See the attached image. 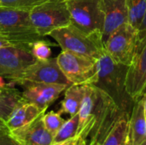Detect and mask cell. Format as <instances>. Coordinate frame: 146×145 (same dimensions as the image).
Returning <instances> with one entry per match:
<instances>
[{"instance_id": "277c9868", "label": "cell", "mask_w": 146, "mask_h": 145, "mask_svg": "<svg viewBox=\"0 0 146 145\" xmlns=\"http://www.w3.org/2000/svg\"><path fill=\"white\" fill-rule=\"evenodd\" d=\"M0 34L14 45H30L42 39L32 24L29 11L0 6Z\"/></svg>"}, {"instance_id": "52a82bcc", "label": "cell", "mask_w": 146, "mask_h": 145, "mask_svg": "<svg viewBox=\"0 0 146 145\" xmlns=\"http://www.w3.org/2000/svg\"><path fill=\"white\" fill-rule=\"evenodd\" d=\"M137 44L138 29L127 22L109 36L104 43V49L115 62L129 66L135 55Z\"/></svg>"}, {"instance_id": "d4e9b609", "label": "cell", "mask_w": 146, "mask_h": 145, "mask_svg": "<svg viewBox=\"0 0 146 145\" xmlns=\"http://www.w3.org/2000/svg\"><path fill=\"white\" fill-rule=\"evenodd\" d=\"M0 145H19V144L12 137L9 131H6L0 133Z\"/></svg>"}, {"instance_id": "2e32d148", "label": "cell", "mask_w": 146, "mask_h": 145, "mask_svg": "<svg viewBox=\"0 0 146 145\" xmlns=\"http://www.w3.org/2000/svg\"><path fill=\"white\" fill-rule=\"evenodd\" d=\"M129 121L133 144L140 145L146 140V118L142 98L134 103Z\"/></svg>"}, {"instance_id": "30bf717a", "label": "cell", "mask_w": 146, "mask_h": 145, "mask_svg": "<svg viewBox=\"0 0 146 145\" xmlns=\"http://www.w3.org/2000/svg\"><path fill=\"white\" fill-rule=\"evenodd\" d=\"M126 88L135 102L145 94L146 91V33L138 38L135 55L128 67L126 77Z\"/></svg>"}, {"instance_id": "9c48e42d", "label": "cell", "mask_w": 146, "mask_h": 145, "mask_svg": "<svg viewBox=\"0 0 146 145\" xmlns=\"http://www.w3.org/2000/svg\"><path fill=\"white\" fill-rule=\"evenodd\" d=\"M36 61L31 52V44L0 48V77L15 82L24 70Z\"/></svg>"}, {"instance_id": "ffe728a7", "label": "cell", "mask_w": 146, "mask_h": 145, "mask_svg": "<svg viewBox=\"0 0 146 145\" xmlns=\"http://www.w3.org/2000/svg\"><path fill=\"white\" fill-rule=\"evenodd\" d=\"M128 9V22L139 29L146 12V0H126Z\"/></svg>"}, {"instance_id": "f546056e", "label": "cell", "mask_w": 146, "mask_h": 145, "mask_svg": "<svg viewBox=\"0 0 146 145\" xmlns=\"http://www.w3.org/2000/svg\"><path fill=\"white\" fill-rule=\"evenodd\" d=\"M142 100H143V103H144V109H145V115L146 118V93L143 96Z\"/></svg>"}, {"instance_id": "ac0fdd59", "label": "cell", "mask_w": 146, "mask_h": 145, "mask_svg": "<svg viewBox=\"0 0 146 145\" xmlns=\"http://www.w3.org/2000/svg\"><path fill=\"white\" fill-rule=\"evenodd\" d=\"M129 119L130 116H126L120 120L102 145H133Z\"/></svg>"}, {"instance_id": "9a60e30c", "label": "cell", "mask_w": 146, "mask_h": 145, "mask_svg": "<svg viewBox=\"0 0 146 145\" xmlns=\"http://www.w3.org/2000/svg\"><path fill=\"white\" fill-rule=\"evenodd\" d=\"M44 112L35 104L22 99L13 109L5 123L9 131L11 132L28 125Z\"/></svg>"}, {"instance_id": "ba28073f", "label": "cell", "mask_w": 146, "mask_h": 145, "mask_svg": "<svg viewBox=\"0 0 146 145\" xmlns=\"http://www.w3.org/2000/svg\"><path fill=\"white\" fill-rule=\"evenodd\" d=\"M71 24L86 33L102 35L103 15L101 0H66Z\"/></svg>"}, {"instance_id": "3957f363", "label": "cell", "mask_w": 146, "mask_h": 145, "mask_svg": "<svg viewBox=\"0 0 146 145\" xmlns=\"http://www.w3.org/2000/svg\"><path fill=\"white\" fill-rule=\"evenodd\" d=\"M62 50H69L93 59H99L106 51L102 35L86 33L73 24L53 30L49 33Z\"/></svg>"}, {"instance_id": "4fadbf2b", "label": "cell", "mask_w": 146, "mask_h": 145, "mask_svg": "<svg viewBox=\"0 0 146 145\" xmlns=\"http://www.w3.org/2000/svg\"><path fill=\"white\" fill-rule=\"evenodd\" d=\"M101 10L103 15L102 38L104 44L115 30L128 22V9L126 0H101Z\"/></svg>"}, {"instance_id": "e0dca14e", "label": "cell", "mask_w": 146, "mask_h": 145, "mask_svg": "<svg viewBox=\"0 0 146 145\" xmlns=\"http://www.w3.org/2000/svg\"><path fill=\"white\" fill-rule=\"evenodd\" d=\"M86 91V85H70L66 90L58 113L73 116L79 113Z\"/></svg>"}, {"instance_id": "1f68e13d", "label": "cell", "mask_w": 146, "mask_h": 145, "mask_svg": "<svg viewBox=\"0 0 146 145\" xmlns=\"http://www.w3.org/2000/svg\"><path fill=\"white\" fill-rule=\"evenodd\" d=\"M0 6H1V3H0Z\"/></svg>"}, {"instance_id": "83f0119b", "label": "cell", "mask_w": 146, "mask_h": 145, "mask_svg": "<svg viewBox=\"0 0 146 145\" xmlns=\"http://www.w3.org/2000/svg\"><path fill=\"white\" fill-rule=\"evenodd\" d=\"M9 45H14V44H12L6 38H4L3 36H2L0 34V48L5 47V46H9Z\"/></svg>"}, {"instance_id": "5bb4252c", "label": "cell", "mask_w": 146, "mask_h": 145, "mask_svg": "<svg viewBox=\"0 0 146 145\" xmlns=\"http://www.w3.org/2000/svg\"><path fill=\"white\" fill-rule=\"evenodd\" d=\"M43 114L28 125L9 132L19 145H51L54 143V136L44 126Z\"/></svg>"}, {"instance_id": "f1b7e54d", "label": "cell", "mask_w": 146, "mask_h": 145, "mask_svg": "<svg viewBox=\"0 0 146 145\" xmlns=\"http://www.w3.org/2000/svg\"><path fill=\"white\" fill-rule=\"evenodd\" d=\"M6 131H9L7 126H6V123L3 120H2L0 118V133L1 132H6Z\"/></svg>"}, {"instance_id": "d6986e66", "label": "cell", "mask_w": 146, "mask_h": 145, "mask_svg": "<svg viewBox=\"0 0 146 145\" xmlns=\"http://www.w3.org/2000/svg\"><path fill=\"white\" fill-rule=\"evenodd\" d=\"M21 100V92L17 89L10 85L0 88V118L6 121L13 109Z\"/></svg>"}, {"instance_id": "cb8c5ba5", "label": "cell", "mask_w": 146, "mask_h": 145, "mask_svg": "<svg viewBox=\"0 0 146 145\" xmlns=\"http://www.w3.org/2000/svg\"><path fill=\"white\" fill-rule=\"evenodd\" d=\"M46 0H0L1 6L30 11Z\"/></svg>"}, {"instance_id": "44dd1931", "label": "cell", "mask_w": 146, "mask_h": 145, "mask_svg": "<svg viewBox=\"0 0 146 145\" xmlns=\"http://www.w3.org/2000/svg\"><path fill=\"white\" fill-rule=\"evenodd\" d=\"M79 126V115L76 114L64 121L54 136V143H59L76 136Z\"/></svg>"}, {"instance_id": "603a6c76", "label": "cell", "mask_w": 146, "mask_h": 145, "mask_svg": "<svg viewBox=\"0 0 146 145\" xmlns=\"http://www.w3.org/2000/svg\"><path fill=\"white\" fill-rule=\"evenodd\" d=\"M49 41L44 38L37 40L31 44V52L38 61H44L50 58L51 48Z\"/></svg>"}, {"instance_id": "8fae6325", "label": "cell", "mask_w": 146, "mask_h": 145, "mask_svg": "<svg viewBox=\"0 0 146 145\" xmlns=\"http://www.w3.org/2000/svg\"><path fill=\"white\" fill-rule=\"evenodd\" d=\"M23 82L58 84L67 86L71 85L61 70L56 58H49L44 61L37 60L31 64L15 83L20 85Z\"/></svg>"}, {"instance_id": "7402d4cb", "label": "cell", "mask_w": 146, "mask_h": 145, "mask_svg": "<svg viewBox=\"0 0 146 145\" xmlns=\"http://www.w3.org/2000/svg\"><path fill=\"white\" fill-rule=\"evenodd\" d=\"M42 121L44 127L55 136L57 131L60 129L62 125L64 123L65 120L62 117L61 114L55 111H49L44 113L42 115Z\"/></svg>"}, {"instance_id": "5b68a950", "label": "cell", "mask_w": 146, "mask_h": 145, "mask_svg": "<svg viewBox=\"0 0 146 145\" xmlns=\"http://www.w3.org/2000/svg\"><path fill=\"white\" fill-rule=\"evenodd\" d=\"M29 15L33 26L42 38L55 29L71 24L66 0H46L33 8Z\"/></svg>"}, {"instance_id": "484cf974", "label": "cell", "mask_w": 146, "mask_h": 145, "mask_svg": "<svg viewBox=\"0 0 146 145\" xmlns=\"http://www.w3.org/2000/svg\"><path fill=\"white\" fill-rule=\"evenodd\" d=\"M51 145H86V143L80 136L76 135L75 137L72 138H69V139H67L65 141L59 142V143H53Z\"/></svg>"}, {"instance_id": "4dcf8cb0", "label": "cell", "mask_w": 146, "mask_h": 145, "mask_svg": "<svg viewBox=\"0 0 146 145\" xmlns=\"http://www.w3.org/2000/svg\"><path fill=\"white\" fill-rule=\"evenodd\" d=\"M140 145H146V140L145 141H144V142H143V143H142Z\"/></svg>"}, {"instance_id": "4316f807", "label": "cell", "mask_w": 146, "mask_h": 145, "mask_svg": "<svg viewBox=\"0 0 146 145\" xmlns=\"http://www.w3.org/2000/svg\"><path fill=\"white\" fill-rule=\"evenodd\" d=\"M146 33V12L145 15V18L143 20V22L139 27V29L138 30V38L139 37H142L144 36L145 34Z\"/></svg>"}, {"instance_id": "d6a6232c", "label": "cell", "mask_w": 146, "mask_h": 145, "mask_svg": "<svg viewBox=\"0 0 146 145\" xmlns=\"http://www.w3.org/2000/svg\"><path fill=\"white\" fill-rule=\"evenodd\" d=\"M145 93H146V91H145Z\"/></svg>"}, {"instance_id": "8992f818", "label": "cell", "mask_w": 146, "mask_h": 145, "mask_svg": "<svg viewBox=\"0 0 146 145\" xmlns=\"http://www.w3.org/2000/svg\"><path fill=\"white\" fill-rule=\"evenodd\" d=\"M57 63L71 85H93L97 79V60L69 50H62Z\"/></svg>"}, {"instance_id": "7a4b0ae2", "label": "cell", "mask_w": 146, "mask_h": 145, "mask_svg": "<svg viewBox=\"0 0 146 145\" xmlns=\"http://www.w3.org/2000/svg\"><path fill=\"white\" fill-rule=\"evenodd\" d=\"M128 67L115 62L105 52L97 60V79L93 85L109 95L122 111L131 115L134 101L126 88Z\"/></svg>"}, {"instance_id": "6da1fadb", "label": "cell", "mask_w": 146, "mask_h": 145, "mask_svg": "<svg viewBox=\"0 0 146 145\" xmlns=\"http://www.w3.org/2000/svg\"><path fill=\"white\" fill-rule=\"evenodd\" d=\"M126 116H130V114L122 111L109 95L97 87L91 113L76 135L84 140L86 145H102L116 123Z\"/></svg>"}, {"instance_id": "7c38bea8", "label": "cell", "mask_w": 146, "mask_h": 145, "mask_svg": "<svg viewBox=\"0 0 146 145\" xmlns=\"http://www.w3.org/2000/svg\"><path fill=\"white\" fill-rule=\"evenodd\" d=\"M20 85L24 88L21 92L22 99L35 104L42 111H46L61 93L68 87L64 85L33 82H23Z\"/></svg>"}]
</instances>
